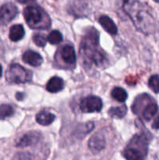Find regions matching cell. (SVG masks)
Segmentation results:
<instances>
[{
	"label": "cell",
	"instance_id": "obj_1",
	"mask_svg": "<svg viewBox=\"0 0 159 160\" xmlns=\"http://www.w3.org/2000/svg\"><path fill=\"white\" fill-rule=\"evenodd\" d=\"M123 9L140 32L149 35L157 31V22L144 3L139 1H126L123 2Z\"/></svg>",
	"mask_w": 159,
	"mask_h": 160
},
{
	"label": "cell",
	"instance_id": "obj_2",
	"mask_svg": "<svg viewBox=\"0 0 159 160\" xmlns=\"http://www.w3.org/2000/svg\"><path fill=\"white\" fill-rule=\"evenodd\" d=\"M80 53L84 62L89 65L101 67L105 63V55L99 46V34L95 28L87 30L81 40Z\"/></svg>",
	"mask_w": 159,
	"mask_h": 160
},
{
	"label": "cell",
	"instance_id": "obj_3",
	"mask_svg": "<svg viewBox=\"0 0 159 160\" xmlns=\"http://www.w3.org/2000/svg\"><path fill=\"white\" fill-rule=\"evenodd\" d=\"M147 149V136L144 134H136L123 150V156L126 160H143Z\"/></svg>",
	"mask_w": 159,
	"mask_h": 160
},
{
	"label": "cell",
	"instance_id": "obj_4",
	"mask_svg": "<svg viewBox=\"0 0 159 160\" xmlns=\"http://www.w3.org/2000/svg\"><path fill=\"white\" fill-rule=\"evenodd\" d=\"M26 23L32 29L45 30L50 28L49 16L39 6H26L23 10Z\"/></svg>",
	"mask_w": 159,
	"mask_h": 160
},
{
	"label": "cell",
	"instance_id": "obj_5",
	"mask_svg": "<svg viewBox=\"0 0 159 160\" xmlns=\"http://www.w3.org/2000/svg\"><path fill=\"white\" fill-rule=\"evenodd\" d=\"M143 107L141 111V116L143 119L146 121H150L155 116L158 110V106L157 102L147 94H143L137 97L132 105V111L135 114H138L140 109Z\"/></svg>",
	"mask_w": 159,
	"mask_h": 160
},
{
	"label": "cell",
	"instance_id": "obj_6",
	"mask_svg": "<svg viewBox=\"0 0 159 160\" xmlns=\"http://www.w3.org/2000/svg\"><path fill=\"white\" fill-rule=\"evenodd\" d=\"M6 79L10 84H25L32 79V72L19 64L10 65L6 73Z\"/></svg>",
	"mask_w": 159,
	"mask_h": 160
},
{
	"label": "cell",
	"instance_id": "obj_7",
	"mask_svg": "<svg viewBox=\"0 0 159 160\" xmlns=\"http://www.w3.org/2000/svg\"><path fill=\"white\" fill-rule=\"evenodd\" d=\"M103 107V103L101 98L94 95H89L81 100L80 103V109L83 112H100Z\"/></svg>",
	"mask_w": 159,
	"mask_h": 160
},
{
	"label": "cell",
	"instance_id": "obj_8",
	"mask_svg": "<svg viewBox=\"0 0 159 160\" xmlns=\"http://www.w3.org/2000/svg\"><path fill=\"white\" fill-rule=\"evenodd\" d=\"M18 14V9L12 2L3 4L0 8V25H6L10 23Z\"/></svg>",
	"mask_w": 159,
	"mask_h": 160
},
{
	"label": "cell",
	"instance_id": "obj_9",
	"mask_svg": "<svg viewBox=\"0 0 159 160\" xmlns=\"http://www.w3.org/2000/svg\"><path fill=\"white\" fill-rule=\"evenodd\" d=\"M41 139V134L37 131H31L22 136L16 143L18 148H26L37 144Z\"/></svg>",
	"mask_w": 159,
	"mask_h": 160
},
{
	"label": "cell",
	"instance_id": "obj_10",
	"mask_svg": "<svg viewBox=\"0 0 159 160\" xmlns=\"http://www.w3.org/2000/svg\"><path fill=\"white\" fill-rule=\"evenodd\" d=\"M88 146L93 153L100 152L105 147V139L101 133H96L90 138L88 142Z\"/></svg>",
	"mask_w": 159,
	"mask_h": 160
},
{
	"label": "cell",
	"instance_id": "obj_11",
	"mask_svg": "<svg viewBox=\"0 0 159 160\" xmlns=\"http://www.w3.org/2000/svg\"><path fill=\"white\" fill-rule=\"evenodd\" d=\"M60 58L62 62L67 65H73L76 61V56L74 48L70 45H65L60 48Z\"/></svg>",
	"mask_w": 159,
	"mask_h": 160
},
{
	"label": "cell",
	"instance_id": "obj_12",
	"mask_svg": "<svg viewBox=\"0 0 159 160\" xmlns=\"http://www.w3.org/2000/svg\"><path fill=\"white\" fill-rule=\"evenodd\" d=\"M23 60L26 63L32 66V67H37L41 65L43 62V58L37 52L33 50H27L25 52L23 55Z\"/></svg>",
	"mask_w": 159,
	"mask_h": 160
},
{
	"label": "cell",
	"instance_id": "obj_13",
	"mask_svg": "<svg viewBox=\"0 0 159 160\" xmlns=\"http://www.w3.org/2000/svg\"><path fill=\"white\" fill-rule=\"evenodd\" d=\"M98 22L101 25V27L110 34L115 35L118 33V28H117L116 25L114 23L113 20L108 16H101L98 19Z\"/></svg>",
	"mask_w": 159,
	"mask_h": 160
},
{
	"label": "cell",
	"instance_id": "obj_14",
	"mask_svg": "<svg viewBox=\"0 0 159 160\" xmlns=\"http://www.w3.org/2000/svg\"><path fill=\"white\" fill-rule=\"evenodd\" d=\"M64 82L62 78L59 77H53L46 84V89L50 93H57L63 89Z\"/></svg>",
	"mask_w": 159,
	"mask_h": 160
},
{
	"label": "cell",
	"instance_id": "obj_15",
	"mask_svg": "<svg viewBox=\"0 0 159 160\" xmlns=\"http://www.w3.org/2000/svg\"><path fill=\"white\" fill-rule=\"evenodd\" d=\"M55 120V116L48 111L42 110L36 115V121L42 126H48Z\"/></svg>",
	"mask_w": 159,
	"mask_h": 160
},
{
	"label": "cell",
	"instance_id": "obj_16",
	"mask_svg": "<svg viewBox=\"0 0 159 160\" xmlns=\"http://www.w3.org/2000/svg\"><path fill=\"white\" fill-rule=\"evenodd\" d=\"M24 28L21 24L12 25L9 29V37L12 42H19L24 37Z\"/></svg>",
	"mask_w": 159,
	"mask_h": 160
},
{
	"label": "cell",
	"instance_id": "obj_17",
	"mask_svg": "<svg viewBox=\"0 0 159 160\" xmlns=\"http://www.w3.org/2000/svg\"><path fill=\"white\" fill-rule=\"evenodd\" d=\"M94 128V123L93 122H88L87 123H84V124H80L77 128V129L75 131L74 135L75 137L78 138H83L85 135L93 131Z\"/></svg>",
	"mask_w": 159,
	"mask_h": 160
},
{
	"label": "cell",
	"instance_id": "obj_18",
	"mask_svg": "<svg viewBox=\"0 0 159 160\" xmlns=\"http://www.w3.org/2000/svg\"><path fill=\"white\" fill-rule=\"evenodd\" d=\"M126 106H120L118 107H112L108 110V115L112 118L122 119L127 113Z\"/></svg>",
	"mask_w": 159,
	"mask_h": 160
},
{
	"label": "cell",
	"instance_id": "obj_19",
	"mask_svg": "<svg viewBox=\"0 0 159 160\" xmlns=\"http://www.w3.org/2000/svg\"><path fill=\"white\" fill-rule=\"evenodd\" d=\"M111 95L114 99L119 102H124L127 99L128 97L127 92H126V90L120 87L114 88L111 92Z\"/></svg>",
	"mask_w": 159,
	"mask_h": 160
},
{
	"label": "cell",
	"instance_id": "obj_20",
	"mask_svg": "<svg viewBox=\"0 0 159 160\" xmlns=\"http://www.w3.org/2000/svg\"><path fill=\"white\" fill-rule=\"evenodd\" d=\"M13 107L11 105L3 104L0 106V120H5L8 117H12L14 114Z\"/></svg>",
	"mask_w": 159,
	"mask_h": 160
},
{
	"label": "cell",
	"instance_id": "obj_21",
	"mask_svg": "<svg viewBox=\"0 0 159 160\" xmlns=\"http://www.w3.org/2000/svg\"><path fill=\"white\" fill-rule=\"evenodd\" d=\"M47 41L51 45H58L61 43L62 41V35L58 30H54L50 32V34L48 35Z\"/></svg>",
	"mask_w": 159,
	"mask_h": 160
},
{
	"label": "cell",
	"instance_id": "obj_22",
	"mask_svg": "<svg viewBox=\"0 0 159 160\" xmlns=\"http://www.w3.org/2000/svg\"><path fill=\"white\" fill-rule=\"evenodd\" d=\"M149 88L156 94L159 93V75H152L148 81Z\"/></svg>",
	"mask_w": 159,
	"mask_h": 160
},
{
	"label": "cell",
	"instance_id": "obj_23",
	"mask_svg": "<svg viewBox=\"0 0 159 160\" xmlns=\"http://www.w3.org/2000/svg\"><path fill=\"white\" fill-rule=\"evenodd\" d=\"M33 42H34L36 45L39 47L45 46L47 42V38L44 34H36L33 36Z\"/></svg>",
	"mask_w": 159,
	"mask_h": 160
},
{
	"label": "cell",
	"instance_id": "obj_24",
	"mask_svg": "<svg viewBox=\"0 0 159 160\" xmlns=\"http://www.w3.org/2000/svg\"><path fill=\"white\" fill-rule=\"evenodd\" d=\"M152 128L155 130H159V115L156 117L154 121L153 122Z\"/></svg>",
	"mask_w": 159,
	"mask_h": 160
},
{
	"label": "cell",
	"instance_id": "obj_25",
	"mask_svg": "<svg viewBox=\"0 0 159 160\" xmlns=\"http://www.w3.org/2000/svg\"><path fill=\"white\" fill-rule=\"evenodd\" d=\"M24 98V94L21 93V92H17V95H16V98L19 101H21V100L23 99Z\"/></svg>",
	"mask_w": 159,
	"mask_h": 160
},
{
	"label": "cell",
	"instance_id": "obj_26",
	"mask_svg": "<svg viewBox=\"0 0 159 160\" xmlns=\"http://www.w3.org/2000/svg\"><path fill=\"white\" fill-rule=\"evenodd\" d=\"M2 67L0 65V78L2 77Z\"/></svg>",
	"mask_w": 159,
	"mask_h": 160
}]
</instances>
